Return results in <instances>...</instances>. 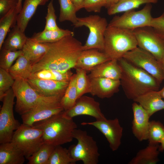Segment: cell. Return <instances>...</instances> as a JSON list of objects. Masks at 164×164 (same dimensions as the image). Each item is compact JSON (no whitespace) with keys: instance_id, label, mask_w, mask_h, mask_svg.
<instances>
[{"instance_id":"obj_1","label":"cell","mask_w":164,"mask_h":164,"mask_svg":"<svg viewBox=\"0 0 164 164\" xmlns=\"http://www.w3.org/2000/svg\"><path fill=\"white\" fill-rule=\"evenodd\" d=\"M48 51L38 62L32 65V73L44 69L65 72L74 68L83 50L81 43L73 35L64 37L58 41L46 43Z\"/></svg>"},{"instance_id":"obj_2","label":"cell","mask_w":164,"mask_h":164,"mask_svg":"<svg viewBox=\"0 0 164 164\" xmlns=\"http://www.w3.org/2000/svg\"><path fill=\"white\" fill-rule=\"evenodd\" d=\"M118 61L122 71L121 85L128 99L133 100L148 92L158 91L160 84L152 75L123 57Z\"/></svg>"},{"instance_id":"obj_3","label":"cell","mask_w":164,"mask_h":164,"mask_svg":"<svg viewBox=\"0 0 164 164\" xmlns=\"http://www.w3.org/2000/svg\"><path fill=\"white\" fill-rule=\"evenodd\" d=\"M63 112L36 122L32 126L43 130L44 143L56 146L72 141L73 132L77 125L73 118L66 117Z\"/></svg>"},{"instance_id":"obj_4","label":"cell","mask_w":164,"mask_h":164,"mask_svg":"<svg viewBox=\"0 0 164 164\" xmlns=\"http://www.w3.org/2000/svg\"><path fill=\"white\" fill-rule=\"evenodd\" d=\"M16 98L15 111L20 115L37 107L60 102L63 96L44 97L38 94L26 80H15L12 87Z\"/></svg>"},{"instance_id":"obj_5","label":"cell","mask_w":164,"mask_h":164,"mask_svg":"<svg viewBox=\"0 0 164 164\" xmlns=\"http://www.w3.org/2000/svg\"><path fill=\"white\" fill-rule=\"evenodd\" d=\"M105 52L111 60H118L138 46L133 31L108 26L104 36Z\"/></svg>"},{"instance_id":"obj_6","label":"cell","mask_w":164,"mask_h":164,"mask_svg":"<svg viewBox=\"0 0 164 164\" xmlns=\"http://www.w3.org/2000/svg\"><path fill=\"white\" fill-rule=\"evenodd\" d=\"M72 134L78 142L68 149L71 158L76 162L82 161L84 164H97L100 155L97 142L93 137L86 131L77 128Z\"/></svg>"},{"instance_id":"obj_7","label":"cell","mask_w":164,"mask_h":164,"mask_svg":"<svg viewBox=\"0 0 164 164\" xmlns=\"http://www.w3.org/2000/svg\"><path fill=\"white\" fill-rule=\"evenodd\" d=\"M108 24L106 19L98 15L77 18V23L73 25L74 27L85 26L89 31L87 39L83 45V50L96 49L104 51V34Z\"/></svg>"},{"instance_id":"obj_8","label":"cell","mask_w":164,"mask_h":164,"mask_svg":"<svg viewBox=\"0 0 164 164\" xmlns=\"http://www.w3.org/2000/svg\"><path fill=\"white\" fill-rule=\"evenodd\" d=\"M11 142L22 151L27 159L44 143L43 131L22 123L14 132Z\"/></svg>"},{"instance_id":"obj_9","label":"cell","mask_w":164,"mask_h":164,"mask_svg":"<svg viewBox=\"0 0 164 164\" xmlns=\"http://www.w3.org/2000/svg\"><path fill=\"white\" fill-rule=\"evenodd\" d=\"M15 97L11 87L6 92L2 101L0 111V144L11 142L14 132L21 125L14 115Z\"/></svg>"},{"instance_id":"obj_10","label":"cell","mask_w":164,"mask_h":164,"mask_svg":"<svg viewBox=\"0 0 164 164\" xmlns=\"http://www.w3.org/2000/svg\"><path fill=\"white\" fill-rule=\"evenodd\" d=\"M151 4H147L142 9L128 11L121 16L114 17L108 26L133 31L137 28L150 27L153 18Z\"/></svg>"},{"instance_id":"obj_11","label":"cell","mask_w":164,"mask_h":164,"mask_svg":"<svg viewBox=\"0 0 164 164\" xmlns=\"http://www.w3.org/2000/svg\"><path fill=\"white\" fill-rule=\"evenodd\" d=\"M122 57L150 74L160 84L164 80V74L159 62L150 53L138 46L126 53Z\"/></svg>"},{"instance_id":"obj_12","label":"cell","mask_w":164,"mask_h":164,"mask_svg":"<svg viewBox=\"0 0 164 164\" xmlns=\"http://www.w3.org/2000/svg\"><path fill=\"white\" fill-rule=\"evenodd\" d=\"M133 31L138 46L150 53L160 63L164 56V40L151 27L137 28Z\"/></svg>"},{"instance_id":"obj_13","label":"cell","mask_w":164,"mask_h":164,"mask_svg":"<svg viewBox=\"0 0 164 164\" xmlns=\"http://www.w3.org/2000/svg\"><path fill=\"white\" fill-rule=\"evenodd\" d=\"M81 124L92 125L97 128L105 136L112 151H116L119 148L121 144L123 129L118 118L83 122Z\"/></svg>"},{"instance_id":"obj_14","label":"cell","mask_w":164,"mask_h":164,"mask_svg":"<svg viewBox=\"0 0 164 164\" xmlns=\"http://www.w3.org/2000/svg\"><path fill=\"white\" fill-rule=\"evenodd\" d=\"M63 112L66 117L71 118L78 115H87L94 118L96 120L107 119L101 111L99 103L87 96L83 95L77 99L72 108L64 111Z\"/></svg>"},{"instance_id":"obj_15","label":"cell","mask_w":164,"mask_h":164,"mask_svg":"<svg viewBox=\"0 0 164 164\" xmlns=\"http://www.w3.org/2000/svg\"><path fill=\"white\" fill-rule=\"evenodd\" d=\"M26 80L38 94L47 97L63 96L69 82L42 79L32 76Z\"/></svg>"},{"instance_id":"obj_16","label":"cell","mask_w":164,"mask_h":164,"mask_svg":"<svg viewBox=\"0 0 164 164\" xmlns=\"http://www.w3.org/2000/svg\"><path fill=\"white\" fill-rule=\"evenodd\" d=\"M120 85V80L103 77L92 78L90 79L88 93L101 98H108L118 91Z\"/></svg>"},{"instance_id":"obj_17","label":"cell","mask_w":164,"mask_h":164,"mask_svg":"<svg viewBox=\"0 0 164 164\" xmlns=\"http://www.w3.org/2000/svg\"><path fill=\"white\" fill-rule=\"evenodd\" d=\"M132 108L133 134L139 141L147 140L150 117L146 111L137 102L132 104Z\"/></svg>"},{"instance_id":"obj_18","label":"cell","mask_w":164,"mask_h":164,"mask_svg":"<svg viewBox=\"0 0 164 164\" xmlns=\"http://www.w3.org/2000/svg\"><path fill=\"white\" fill-rule=\"evenodd\" d=\"M60 102L43 105L35 108L21 115L22 123L32 126L37 122L48 118L64 111Z\"/></svg>"},{"instance_id":"obj_19","label":"cell","mask_w":164,"mask_h":164,"mask_svg":"<svg viewBox=\"0 0 164 164\" xmlns=\"http://www.w3.org/2000/svg\"><path fill=\"white\" fill-rule=\"evenodd\" d=\"M111 60L104 52L96 49L83 50L79 56L75 68H80L90 71L97 65Z\"/></svg>"},{"instance_id":"obj_20","label":"cell","mask_w":164,"mask_h":164,"mask_svg":"<svg viewBox=\"0 0 164 164\" xmlns=\"http://www.w3.org/2000/svg\"><path fill=\"white\" fill-rule=\"evenodd\" d=\"M88 75V77H103L120 80L121 69L118 60H111L101 63L94 67Z\"/></svg>"},{"instance_id":"obj_21","label":"cell","mask_w":164,"mask_h":164,"mask_svg":"<svg viewBox=\"0 0 164 164\" xmlns=\"http://www.w3.org/2000/svg\"><path fill=\"white\" fill-rule=\"evenodd\" d=\"M159 91L148 92L137 97L133 101L145 110L150 117L155 113L164 109V101Z\"/></svg>"},{"instance_id":"obj_22","label":"cell","mask_w":164,"mask_h":164,"mask_svg":"<svg viewBox=\"0 0 164 164\" xmlns=\"http://www.w3.org/2000/svg\"><path fill=\"white\" fill-rule=\"evenodd\" d=\"M25 158L22 151L12 142L0 144V164H23Z\"/></svg>"},{"instance_id":"obj_23","label":"cell","mask_w":164,"mask_h":164,"mask_svg":"<svg viewBox=\"0 0 164 164\" xmlns=\"http://www.w3.org/2000/svg\"><path fill=\"white\" fill-rule=\"evenodd\" d=\"M49 0H25L22 9L18 14L17 25L23 32L39 5H43Z\"/></svg>"},{"instance_id":"obj_24","label":"cell","mask_w":164,"mask_h":164,"mask_svg":"<svg viewBox=\"0 0 164 164\" xmlns=\"http://www.w3.org/2000/svg\"><path fill=\"white\" fill-rule=\"evenodd\" d=\"M48 48L46 43H40L28 38L22 50V55L33 65L43 56Z\"/></svg>"},{"instance_id":"obj_25","label":"cell","mask_w":164,"mask_h":164,"mask_svg":"<svg viewBox=\"0 0 164 164\" xmlns=\"http://www.w3.org/2000/svg\"><path fill=\"white\" fill-rule=\"evenodd\" d=\"M24 32L15 25L8 33L2 48L12 51L22 50L28 38Z\"/></svg>"},{"instance_id":"obj_26","label":"cell","mask_w":164,"mask_h":164,"mask_svg":"<svg viewBox=\"0 0 164 164\" xmlns=\"http://www.w3.org/2000/svg\"><path fill=\"white\" fill-rule=\"evenodd\" d=\"M159 145L149 144L138 151L128 162L129 164H155L159 161Z\"/></svg>"},{"instance_id":"obj_27","label":"cell","mask_w":164,"mask_h":164,"mask_svg":"<svg viewBox=\"0 0 164 164\" xmlns=\"http://www.w3.org/2000/svg\"><path fill=\"white\" fill-rule=\"evenodd\" d=\"M32 70V63L22 55L17 59L8 71L15 80L19 79L27 80L31 77Z\"/></svg>"},{"instance_id":"obj_28","label":"cell","mask_w":164,"mask_h":164,"mask_svg":"<svg viewBox=\"0 0 164 164\" xmlns=\"http://www.w3.org/2000/svg\"><path fill=\"white\" fill-rule=\"evenodd\" d=\"M74 35V33L69 29H60L57 30H43L35 33L30 37L33 40L40 43H51L59 41L64 37Z\"/></svg>"},{"instance_id":"obj_29","label":"cell","mask_w":164,"mask_h":164,"mask_svg":"<svg viewBox=\"0 0 164 164\" xmlns=\"http://www.w3.org/2000/svg\"><path fill=\"white\" fill-rule=\"evenodd\" d=\"M158 0H119L114 5L108 9V14L112 15L135 9L142 5L145 4H155Z\"/></svg>"},{"instance_id":"obj_30","label":"cell","mask_w":164,"mask_h":164,"mask_svg":"<svg viewBox=\"0 0 164 164\" xmlns=\"http://www.w3.org/2000/svg\"><path fill=\"white\" fill-rule=\"evenodd\" d=\"M17 12L16 7L13 8L0 19V50L10 29L17 24Z\"/></svg>"},{"instance_id":"obj_31","label":"cell","mask_w":164,"mask_h":164,"mask_svg":"<svg viewBox=\"0 0 164 164\" xmlns=\"http://www.w3.org/2000/svg\"><path fill=\"white\" fill-rule=\"evenodd\" d=\"M77 74H73L60 101L64 111H67L75 105L77 99L76 87Z\"/></svg>"},{"instance_id":"obj_32","label":"cell","mask_w":164,"mask_h":164,"mask_svg":"<svg viewBox=\"0 0 164 164\" xmlns=\"http://www.w3.org/2000/svg\"><path fill=\"white\" fill-rule=\"evenodd\" d=\"M60 6L59 18V22L69 21L73 25L77 22L76 16L77 12L75 7L71 0H58Z\"/></svg>"},{"instance_id":"obj_33","label":"cell","mask_w":164,"mask_h":164,"mask_svg":"<svg viewBox=\"0 0 164 164\" xmlns=\"http://www.w3.org/2000/svg\"><path fill=\"white\" fill-rule=\"evenodd\" d=\"M73 75L70 70L62 72L50 69H44L32 73L31 76L44 79L69 81Z\"/></svg>"},{"instance_id":"obj_34","label":"cell","mask_w":164,"mask_h":164,"mask_svg":"<svg viewBox=\"0 0 164 164\" xmlns=\"http://www.w3.org/2000/svg\"><path fill=\"white\" fill-rule=\"evenodd\" d=\"M76 162L71 157L68 149L59 145L55 146L47 164H75Z\"/></svg>"},{"instance_id":"obj_35","label":"cell","mask_w":164,"mask_h":164,"mask_svg":"<svg viewBox=\"0 0 164 164\" xmlns=\"http://www.w3.org/2000/svg\"><path fill=\"white\" fill-rule=\"evenodd\" d=\"M56 146L44 143L40 148L27 159L28 164H47Z\"/></svg>"},{"instance_id":"obj_36","label":"cell","mask_w":164,"mask_h":164,"mask_svg":"<svg viewBox=\"0 0 164 164\" xmlns=\"http://www.w3.org/2000/svg\"><path fill=\"white\" fill-rule=\"evenodd\" d=\"M164 138V125L158 121H149L147 140L149 144L159 145Z\"/></svg>"},{"instance_id":"obj_37","label":"cell","mask_w":164,"mask_h":164,"mask_svg":"<svg viewBox=\"0 0 164 164\" xmlns=\"http://www.w3.org/2000/svg\"><path fill=\"white\" fill-rule=\"evenodd\" d=\"M0 50V68L7 71L14 62L22 54V50L12 51L3 48Z\"/></svg>"},{"instance_id":"obj_38","label":"cell","mask_w":164,"mask_h":164,"mask_svg":"<svg viewBox=\"0 0 164 164\" xmlns=\"http://www.w3.org/2000/svg\"><path fill=\"white\" fill-rule=\"evenodd\" d=\"M77 74L76 87L77 99L86 93H88L90 79L87 71L80 68H76Z\"/></svg>"},{"instance_id":"obj_39","label":"cell","mask_w":164,"mask_h":164,"mask_svg":"<svg viewBox=\"0 0 164 164\" xmlns=\"http://www.w3.org/2000/svg\"><path fill=\"white\" fill-rule=\"evenodd\" d=\"M15 80L8 71L0 68V101H2L5 92L12 87Z\"/></svg>"},{"instance_id":"obj_40","label":"cell","mask_w":164,"mask_h":164,"mask_svg":"<svg viewBox=\"0 0 164 164\" xmlns=\"http://www.w3.org/2000/svg\"><path fill=\"white\" fill-rule=\"evenodd\" d=\"M53 0H51L47 7V13L45 17L46 25L44 30H57L61 28L56 22V16L53 5Z\"/></svg>"},{"instance_id":"obj_41","label":"cell","mask_w":164,"mask_h":164,"mask_svg":"<svg viewBox=\"0 0 164 164\" xmlns=\"http://www.w3.org/2000/svg\"><path fill=\"white\" fill-rule=\"evenodd\" d=\"M106 4V0H85L83 8L88 12H100Z\"/></svg>"},{"instance_id":"obj_42","label":"cell","mask_w":164,"mask_h":164,"mask_svg":"<svg viewBox=\"0 0 164 164\" xmlns=\"http://www.w3.org/2000/svg\"><path fill=\"white\" fill-rule=\"evenodd\" d=\"M150 27L160 37L164 40V12L158 17L153 18Z\"/></svg>"},{"instance_id":"obj_43","label":"cell","mask_w":164,"mask_h":164,"mask_svg":"<svg viewBox=\"0 0 164 164\" xmlns=\"http://www.w3.org/2000/svg\"><path fill=\"white\" fill-rule=\"evenodd\" d=\"M18 2V0H0V18L13 8L16 7Z\"/></svg>"},{"instance_id":"obj_44","label":"cell","mask_w":164,"mask_h":164,"mask_svg":"<svg viewBox=\"0 0 164 164\" xmlns=\"http://www.w3.org/2000/svg\"><path fill=\"white\" fill-rule=\"evenodd\" d=\"M77 12L83 8L85 0H71Z\"/></svg>"},{"instance_id":"obj_45","label":"cell","mask_w":164,"mask_h":164,"mask_svg":"<svg viewBox=\"0 0 164 164\" xmlns=\"http://www.w3.org/2000/svg\"><path fill=\"white\" fill-rule=\"evenodd\" d=\"M119 0H106V4L105 8L108 9L116 4Z\"/></svg>"},{"instance_id":"obj_46","label":"cell","mask_w":164,"mask_h":164,"mask_svg":"<svg viewBox=\"0 0 164 164\" xmlns=\"http://www.w3.org/2000/svg\"><path fill=\"white\" fill-rule=\"evenodd\" d=\"M22 0H18V2L16 7V10L18 13L19 14L21 11L22 8Z\"/></svg>"},{"instance_id":"obj_47","label":"cell","mask_w":164,"mask_h":164,"mask_svg":"<svg viewBox=\"0 0 164 164\" xmlns=\"http://www.w3.org/2000/svg\"><path fill=\"white\" fill-rule=\"evenodd\" d=\"M160 145H159V151H164V138H163L160 142Z\"/></svg>"},{"instance_id":"obj_48","label":"cell","mask_w":164,"mask_h":164,"mask_svg":"<svg viewBox=\"0 0 164 164\" xmlns=\"http://www.w3.org/2000/svg\"><path fill=\"white\" fill-rule=\"evenodd\" d=\"M164 74V56L161 62L159 63Z\"/></svg>"},{"instance_id":"obj_49","label":"cell","mask_w":164,"mask_h":164,"mask_svg":"<svg viewBox=\"0 0 164 164\" xmlns=\"http://www.w3.org/2000/svg\"><path fill=\"white\" fill-rule=\"evenodd\" d=\"M159 92L162 98L164 99V86L161 90L159 91Z\"/></svg>"}]
</instances>
